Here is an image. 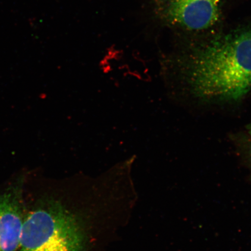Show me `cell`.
Here are the masks:
<instances>
[{
	"mask_svg": "<svg viewBox=\"0 0 251 251\" xmlns=\"http://www.w3.org/2000/svg\"><path fill=\"white\" fill-rule=\"evenodd\" d=\"M130 214L124 191L107 175L64 178L25 215L18 251H103Z\"/></svg>",
	"mask_w": 251,
	"mask_h": 251,
	"instance_id": "1",
	"label": "cell"
},
{
	"mask_svg": "<svg viewBox=\"0 0 251 251\" xmlns=\"http://www.w3.org/2000/svg\"><path fill=\"white\" fill-rule=\"evenodd\" d=\"M184 75L194 96L234 101L251 90V28L231 31L194 50Z\"/></svg>",
	"mask_w": 251,
	"mask_h": 251,
	"instance_id": "2",
	"label": "cell"
},
{
	"mask_svg": "<svg viewBox=\"0 0 251 251\" xmlns=\"http://www.w3.org/2000/svg\"><path fill=\"white\" fill-rule=\"evenodd\" d=\"M169 23L190 31L208 29L218 23L224 0H159Z\"/></svg>",
	"mask_w": 251,
	"mask_h": 251,
	"instance_id": "3",
	"label": "cell"
},
{
	"mask_svg": "<svg viewBox=\"0 0 251 251\" xmlns=\"http://www.w3.org/2000/svg\"><path fill=\"white\" fill-rule=\"evenodd\" d=\"M24 215L20 184L0 194V251H18L20 249Z\"/></svg>",
	"mask_w": 251,
	"mask_h": 251,
	"instance_id": "4",
	"label": "cell"
},
{
	"mask_svg": "<svg viewBox=\"0 0 251 251\" xmlns=\"http://www.w3.org/2000/svg\"><path fill=\"white\" fill-rule=\"evenodd\" d=\"M250 157L251 158V145L250 146Z\"/></svg>",
	"mask_w": 251,
	"mask_h": 251,
	"instance_id": "5",
	"label": "cell"
}]
</instances>
